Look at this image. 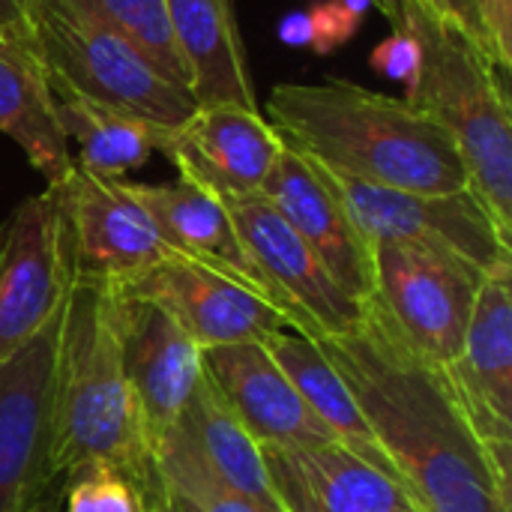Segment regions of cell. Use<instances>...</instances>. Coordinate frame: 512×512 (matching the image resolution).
<instances>
[{
    "label": "cell",
    "mask_w": 512,
    "mask_h": 512,
    "mask_svg": "<svg viewBox=\"0 0 512 512\" xmlns=\"http://www.w3.org/2000/svg\"><path fill=\"white\" fill-rule=\"evenodd\" d=\"M75 9L138 48L165 78L189 90V72L171 33L165 0H69Z\"/></svg>",
    "instance_id": "484cf974"
},
{
    "label": "cell",
    "mask_w": 512,
    "mask_h": 512,
    "mask_svg": "<svg viewBox=\"0 0 512 512\" xmlns=\"http://www.w3.org/2000/svg\"><path fill=\"white\" fill-rule=\"evenodd\" d=\"M150 512H165V507H162V498H159V501H153V504H150Z\"/></svg>",
    "instance_id": "1f68e13d"
},
{
    "label": "cell",
    "mask_w": 512,
    "mask_h": 512,
    "mask_svg": "<svg viewBox=\"0 0 512 512\" xmlns=\"http://www.w3.org/2000/svg\"><path fill=\"white\" fill-rule=\"evenodd\" d=\"M162 501H165V512H189L180 501H174V498H168L165 492H162Z\"/></svg>",
    "instance_id": "4dcf8cb0"
},
{
    "label": "cell",
    "mask_w": 512,
    "mask_h": 512,
    "mask_svg": "<svg viewBox=\"0 0 512 512\" xmlns=\"http://www.w3.org/2000/svg\"><path fill=\"white\" fill-rule=\"evenodd\" d=\"M60 309L63 300L24 348L0 360V512H45L63 495L51 468Z\"/></svg>",
    "instance_id": "ba28073f"
},
{
    "label": "cell",
    "mask_w": 512,
    "mask_h": 512,
    "mask_svg": "<svg viewBox=\"0 0 512 512\" xmlns=\"http://www.w3.org/2000/svg\"><path fill=\"white\" fill-rule=\"evenodd\" d=\"M114 288L123 297L162 306L201 351L264 339L273 330H294L270 300L183 255H168L165 261L114 282Z\"/></svg>",
    "instance_id": "8fae6325"
},
{
    "label": "cell",
    "mask_w": 512,
    "mask_h": 512,
    "mask_svg": "<svg viewBox=\"0 0 512 512\" xmlns=\"http://www.w3.org/2000/svg\"><path fill=\"white\" fill-rule=\"evenodd\" d=\"M123 186L147 210V216L156 222L159 234L177 255L243 282L246 288H252L255 294H261L264 300H270L279 309L273 291L267 288L258 267L252 264V258L234 228L231 213L225 210V204L216 195H210L180 177L168 180V183L123 180Z\"/></svg>",
    "instance_id": "d6986e66"
},
{
    "label": "cell",
    "mask_w": 512,
    "mask_h": 512,
    "mask_svg": "<svg viewBox=\"0 0 512 512\" xmlns=\"http://www.w3.org/2000/svg\"><path fill=\"white\" fill-rule=\"evenodd\" d=\"M171 33L189 72V93L198 108H258L249 57L237 27L234 0H165Z\"/></svg>",
    "instance_id": "ffe728a7"
},
{
    "label": "cell",
    "mask_w": 512,
    "mask_h": 512,
    "mask_svg": "<svg viewBox=\"0 0 512 512\" xmlns=\"http://www.w3.org/2000/svg\"><path fill=\"white\" fill-rule=\"evenodd\" d=\"M156 150L174 162L180 180L225 201L258 195L285 144L261 111L210 105L177 129L159 132Z\"/></svg>",
    "instance_id": "4fadbf2b"
},
{
    "label": "cell",
    "mask_w": 512,
    "mask_h": 512,
    "mask_svg": "<svg viewBox=\"0 0 512 512\" xmlns=\"http://www.w3.org/2000/svg\"><path fill=\"white\" fill-rule=\"evenodd\" d=\"M90 462L129 477L150 504L162 498L153 447L123 369L117 288L75 273L66 261L51 441V468L60 489Z\"/></svg>",
    "instance_id": "3957f363"
},
{
    "label": "cell",
    "mask_w": 512,
    "mask_h": 512,
    "mask_svg": "<svg viewBox=\"0 0 512 512\" xmlns=\"http://www.w3.org/2000/svg\"><path fill=\"white\" fill-rule=\"evenodd\" d=\"M180 420L189 429V435H192L195 447L201 450L204 462L210 465V471L225 486H231L234 492L255 501L267 512H282L273 498V489H270L261 444L234 417V411L225 405V399L219 396V390L210 384L207 375H201Z\"/></svg>",
    "instance_id": "603a6c76"
},
{
    "label": "cell",
    "mask_w": 512,
    "mask_h": 512,
    "mask_svg": "<svg viewBox=\"0 0 512 512\" xmlns=\"http://www.w3.org/2000/svg\"><path fill=\"white\" fill-rule=\"evenodd\" d=\"M369 63L378 75L390 78V81H402L405 93L414 87L417 75H420V63H423V48L417 42V36L405 27H393V33L387 39H381L375 45V51L369 54Z\"/></svg>",
    "instance_id": "f1b7e54d"
},
{
    "label": "cell",
    "mask_w": 512,
    "mask_h": 512,
    "mask_svg": "<svg viewBox=\"0 0 512 512\" xmlns=\"http://www.w3.org/2000/svg\"><path fill=\"white\" fill-rule=\"evenodd\" d=\"M66 288L57 195L45 186L0 222V360L24 348L57 312Z\"/></svg>",
    "instance_id": "7c38bea8"
},
{
    "label": "cell",
    "mask_w": 512,
    "mask_h": 512,
    "mask_svg": "<svg viewBox=\"0 0 512 512\" xmlns=\"http://www.w3.org/2000/svg\"><path fill=\"white\" fill-rule=\"evenodd\" d=\"M0 132L21 147L45 183L63 180L75 159L60 129L57 96L33 42L0 30Z\"/></svg>",
    "instance_id": "44dd1931"
},
{
    "label": "cell",
    "mask_w": 512,
    "mask_h": 512,
    "mask_svg": "<svg viewBox=\"0 0 512 512\" xmlns=\"http://www.w3.org/2000/svg\"><path fill=\"white\" fill-rule=\"evenodd\" d=\"M261 195L285 216L351 300L363 303L372 297V243L354 225L315 162L285 147L267 174Z\"/></svg>",
    "instance_id": "9a60e30c"
},
{
    "label": "cell",
    "mask_w": 512,
    "mask_h": 512,
    "mask_svg": "<svg viewBox=\"0 0 512 512\" xmlns=\"http://www.w3.org/2000/svg\"><path fill=\"white\" fill-rule=\"evenodd\" d=\"M261 450L282 512H420L399 480L336 441Z\"/></svg>",
    "instance_id": "e0dca14e"
},
{
    "label": "cell",
    "mask_w": 512,
    "mask_h": 512,
    "mask_svg": "<svg viewBox=\"0 0 512 512\" xmlns=\"http://www.w3.org/2000/svg\"><path fill=\"white\" fill-rule=\"evenodd\" d=\"M315 342L420 512H510V453L477 435L447 372L414 351L372 297L345 333Z\"/></svg>",
    "instance_id": "6da1fadb"
},
{
    "label": "cell",
    "mask_w": 512,
    "mask_h": 512,
    "mask_svg": "<svg viewBox=\"0 0 512 512\" xmlns=\"http://www.w3.org/2000/svg\"><path fill=\"white\" fill-rule=\"evenodd\" d=\"M57 117L66 141L78 147L75 165L102 180H123L144 168L162 132L141 117L75 96H57Z\"/></svg>",
    "instance_id": "cb8c5ba5"
},
{
    "label": "cell",
    "mask_w": 512,
    "mask_h": 512,
    "mask_svg": "<svg viewBox=\"0 0 512 512\" xmlns=\"http://www.w3.org/2000/svg\"><path fill=\"white\" fill-rule=\"evenodd\" d=\"M30 6L33 0H0V30L18 39H30Z\"/></svg>",
    "instance_id": "f546056e"
},
{
    "label": "cell",
    "mask_w": 512,
    "mask_h": 512,
    "mask_svg": "<svg viewBox=\"0 0 512 512\" xmlns=\"http://www.w3.org/2000/svg\"><path fill=\"white\" fill-rule=\"evenodd\" d=\"M378 6L423 48L420 75L405 102L450 132L471 189L512 237V117L501 69L435 0H378Z\"/></svg>",
    "instance_id": "277c9868"
},
{
    "label": "cell",
    "mask_w": 512,
    "mask_h": 512,
    "mask_svg": "<svg viewBox=\"0 0 512 512\" xmlns=\"http://www.w3.org/2000/svg\"><path fill=\"white\" fill-rule=\"evenodd\" d=\"M201 363L210 384L261 447H309L333 441L261 339L204 348Z\"/></svg>",
    "instance_id": "ac0fdd59"
},
{
    "label": "cell",
    "mask_w": 512,
    "mask_h": 512,
    "mask_svg": "<svg viewBox=\"0 0 512 512\" xmlns=\"http://www.w3.org/2000/svg\"><path fill=\"white\" fill-rule=\"evenodd\" d=\"M512 267L489 273L477 291L459 357L444 369L477 435L501 453L512 444Z\"/></svg>",
    "instance_id": "2e32d148"
},
{
    "label": "cell",
    "mask_w": 512,
    "mask_h": 512,
    "mask_svg": "<svg viewBox=\"0 0 512 512\" xmlns=\"http://www.w3.org/2000/svg\"><path fill=\"white\" fill-rule=\"evenodd\" d=\"M48 186L57 195L60 240L75 273L120 282L177 255L123 180H102L72 165L63 180Z\"/></svg>",
    "instance_id": "9c48e42d"
},
{
    "label": "cell",
    "mask_w": 512,
    "mask_h": 512,
    "mask_svg": "<svg viewBox=\"0 0 512 512\" xmlns=\"http://www.w3.org/2000/svg\"><path fill=\"white\" fill-rule=\"evenodd\" d=\"M264 348L276 360V366L285 372V378L294 384L306 408L318 417V423L333 435L336 444L351 450L366 465L378 468L381 474L402 483L393 459L375 438L369 420L363 417V408L357 405L354 393L336 372V366L324 357L315 339L297 333V330H273L264 339ZM405 486V483H402Z\"/></svg>",
    "instance_id": "7402d4cb"
},
{
    "label": "cell",
    "mask_w": 512,
    "mask_h": 512,
    "mask_svg": "<svg viewBox=\"0 0 512 512\" xmlns=\"http://www.w3.org/2000/svg\"><path fill=\"white\" fill-rule=\"evenodd\" d=\"M153 465L162 492L180 501L189 512H267L231 486H225L210 471L183 420L156 444Z\"/></svg>",
    "instance_id": "d4e9b609"
},
{
    "label": "cell",
    "mask_w": 512,
    "mask_h": 512,
    "mask_svg": "<svg viewBox=\"0 0 512 512\" xmlns=\"http://www.w3.org/2000/svg\"><path fill=\"white\" fill-rule=\"evenodd\" d=\"M375 3L378 0H315L282 15L279 39L288 48L327 57L360 33L363 18Z\"/></svg>",
    "instance_id": "4316f807"
},
{
    "label": "cell",
    "mask_w": 512,
    "mask_h": 512,
    "mask_svg": "<svg viewBox=\"0 0 512 512\" xmlns=\"http://www.w3.org/2000/svg\"><path fill=\"white\" fill-rule=\"evenodd\" d=\"M267 123L282 144L321 168L384 189L444 195L471 186L450 138L426 111L345 78L282 81L270 90Z\"/></svg>",
    "instance_id": "7a4b0ae2"
},
{
    "label": "cell",
    "mask_w": 512,
    "mask_h": 512,
    "mask_svg": "<svg viewBox=\"0 0 512 512\" xmlns=\"http://www.w3.org/2000/svg\"><path fill=\"white\" fill-rule=\"evenodd\" d=\"M162 507H165V501H162Z\"/></svg>",
    "instance_id": "d6a6232c"
},
{
    "label": "cell",
    "mask_w": 512,
    "mask_h": 512,
    "mask_svg": "<svg viewBox=\"0 0 512 512\" xmlns=\"http://www.w3.org/2000/svg\"><path fill=\"white\" fill-rule=\"evenodd\" d=\"M483 279L486 273L450 252L372 240V300L405 342L441 369L462 351Z\"/></svg>",
    "instance_id": "52a82bcc"
},
{
    "label": "cell",
    "mask_w": 512,
    "mask_h": 512,
    "mask_svg": "<svg viewBox=\"0 0 512 512\" xmlns=\"http://www.w3.org/2000/svg\"><path fill=\"white\" fill-rule=\"evenodd\" d=\"M30 39L54 96L87 99L141 117L162 132L198 111L186 87L165 78L138 48L69 0H33Z\"/></svg>",
    "instance_id": "5b68a950"
},
{
    "label": "cell",
    "mask_w": 512,
    "mask_h": 512,
    "mask_svg": "<svg viewBox=\"0 0 512 512\" xmlns=\"http://www.w3.org/2000/svg\"><path fill=\"white\" fill-rule=\"evenodd\" d=\"M120 300V351L123 369L138 402L150 447L180 423L201 375V348L192 336L156 303L123 297Z\"/></svg>",
    "instance_id": "5bb4252c"
},
{
    "label": "cell",
    "mask_w": 512,
    "mask_h": 512,
    "mask_svg": "<svg viewBox=\"0 0 512 512\" xmlns=\"http://www.w3.org/2000/svg\"><path fill=\"white\" fill-rule=\"evenodd\" d=\"M222 204L231 213L252 264L297 333L309 339L336 336L360 318L363 303L351 300L330 279L303 237L261 192L225 198Z\"/></svg>",
    "instance_id": "30bf717a"
},
{
    "label": "cell",
    "mask_w": 512,
    "mask_h": 512,
    "mask_svg": "<svg viewBox=\"0 0 512 512\" xmlns=\"http://www.w3.org/2000/svg\"><path fill=\"white\" fill-rule=\"evenodd\" d=\"M63 495L66 512H150V501L129 477L99 462L78 468Z\"/></svg>",
    "instance_id": "83f0119b"
},
{
    "label": "cell",
    "mask_w": 512,
    "mask_h": 512,
    "mask_svg": "<svg viewBox=\"0 0 512 512\" xmlns=\"http://www.w3.org/2000/svg\"><path fill=\"white\" fill-rule=\"evenodd\" d=\"M315 168L339 195L342 207L369 243L402 240L450 252L486 276L501 267H512V237L501 231L471 186L444 195H423L351 180L321 168L318 162Z\"/></svg>",
    "instance_id": "8992f818"
}]
</instances>
